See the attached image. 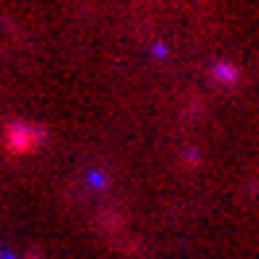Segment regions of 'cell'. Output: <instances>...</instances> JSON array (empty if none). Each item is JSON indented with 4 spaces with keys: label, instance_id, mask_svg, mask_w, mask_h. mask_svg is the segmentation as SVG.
Wrapping results in <instances>:
<instances>
[{
    "label": "cell",
    "instance_id": "obj_1",
    "mask_svg": "<svg viewBox=\"0 0 259 259\" xmlns=\"http://www.w3.org/2000/svg\"><path fill=\"white\" fill-rule=\"evenodd\" d=\"M4 143H8L12 155H31L35 147H43V143H47V132L39 128V124H8Z\"/></svg>",
    "mask_w": 259,
    "mask_h": 259
},
{
    "label": "cell",
    "instance_id": "obj_2",
    "mask_svg": "<svg viewBox=\"0 0 259 259\" xmlns=\"http://www.w3.org/2000/svg\"><path fill=\"white\" fill-rule=\"evenodd\" d=\"M0 259H16V255H12V251H0Z\"/></svg>",
    "mask_w": 259,
    "mask_h": 259
}]
</instances>
